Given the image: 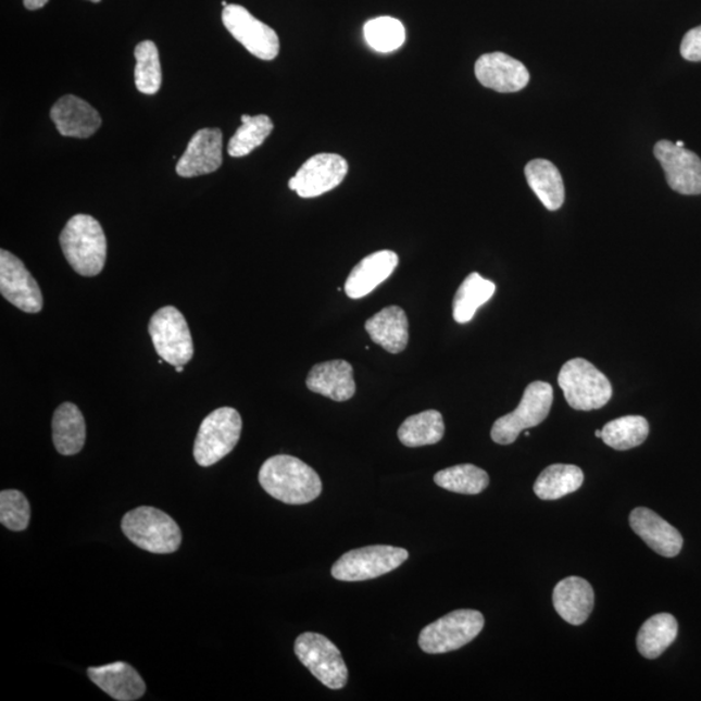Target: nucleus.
Returning a JSON list of instances; mask_svg holds the SVG:
<instances>
[{
	"instance_id": "28",
	"label": "nucleus",
	"mask_w": 701,
	"mask_h": 701,
	"mask_svg": "<svg viewBox=\"0 0 701 701\" xmlns=\"http://www.w3.org/2000/svg\"><path fill=\"white\" fill-rule=\"evenodd\" d=\"M584 472L576 465L553 464L539 474L534 492L542 500H558L584 485Z\"/></svg>"
},
{
	"instance_id": "14",
	"label": "nucleus",
	"mask_w": 701,
	"mask_h": 701,
	"mask_svg": "<svg viewBox=\"0 0 701 701\" xmlns=\"http://www.w3.org/2000/svg\"><path fill=\"white\" fill-rule=\"evenodd\" d=\"M653 152L663 166L672 190L683 196H700L701 159L696 152L677 147L666 139L659 140Z\"/></svg>"
},
{
	"instance_id": "29",
	"label": "nucleus",
	"mask_w": 701,
	"mask_h": 701,
	"mask_svg": "<svg viewBox=\"0 0 701 701\" xmlns=\"http://www.w3.org/2000/svg\"><path fill=\"white\" fill-rule=\"evenodd\" d=\"M445 436V421L438 411L417 413L404 421L398 430V438L405 447L431 446Z\"/></svg>"
},
{
	"instance_id": "37",
	"label": "nucleus",
	"mask_w": 701,
	"mask_h": 701,
	"mask_svg": "<svg viewBox=\"0 0 701 701\" xmlns=\"http://www.w3.org/2000/svg\"><path fill=\"white\" fill-rule=\"evenodd\" d=\"M49 0H24V5L26 10L36 11L42 9Z\"/></svg>"
},
{
	"instance_id": "4",
	"label": "nucleus",
	"mask_w": 701,
	"mask_h": 701,
	"mask_svg": "<svg viewBox=\"0 0 701 701\" xmlns=\"http://www.w3.org/2000/svg\"><path fill=\"white\" fill-rule=\"evenodd\" d=\"M559 386L566 403L577 411L603 409L613 396L610 379L585 359H572L563 365Z\"/></svg>"
},
{
	"instance_id": "12",
	"label": "nucleus",
	"mask_w": 701,
	"mask_h": 701,
	"mask_svg": "<svg viewBox=\"0 0 701 701\" xmlns=\"http://www.w3.org/2000/svg\"><path fill=\"white\" fill-rule=\"evenodd\" d=\"M347 172L349 164L345 158L337 153H317L300 166L289 187L300 198H316L342 184Z\"/></svg>"
},
{
	"instance_id": "26",
	"label": "nucleus",
	"mask_w": 701,
	"mask_h": 701,
	"mask_svg": "<svg viewBox=\"0 0 701 701\" xmlns=\"http://www.w3.org/2000/svg\"><path fill=\"white\" fill-rule=\"evenodd\" d=\"M678 636L677 619L669 613H659L646 621L638 633V651L646 659H658Z\"/></svg>"
},
{
	"instance_id": "32",
	"label": "nucleus",
	"mask_w": 701,
	"mask_h": 701,
	"mask_svg": "<svg viewBox=\"0 0 701 701\" xmlns=\"http://www.w3.org/2000/svg\"><path fill=\"white\" fill-rule=\"evenodd\" d=\"M242 126L236 132L228 145L229 155L233 158H243L258 149L271 136L273 128L272 120L265 115L250 116L243 115Z\"/></svg>"
},
{
	"instance_id": "6",
	"label": "nucleus",
	"mask_w": 701,
	"mask_h": 701,
	"mask_svg": "<svg viewBox=\"0 0 701 701\" xmlns=\"http://www.w3.org/2000/svg\"><path fill=\"white\" fill-rule=\"evenodd\" d=\"M553 389L550 384L536 380L526 387L516 410L496 421L491 429L493 442L509 446L516 442L520 434L542 424L550 415Z\"/></svg>"
},
{
	"instance_id": "22",
	"label": "nucleus",
	"mask_w": 701,
	"mask_h": 701,
	"mask_svg": "<svg viewBox=\"0 0 701 701\" xmlns=\"http://www.w3.org/2000/svg\"><path fill=\"white\" fill-rule=\"evenodd\" d=\"M552 602L561 618L577 626L585 624L590 617L596 596L586 579L567 577L556 585Z\"/></svg>"
},
{
	"instance_id": "20",
	"label": "nucleus",
	"mask_w": 701,
	"mask_h": 701,
	"mask_svg": "<svg viewBox=\"0 0 701 701\" xmlns=\"http://www.w3.org/2000/svg\"><path fill=\"white\" fill-rule=\"evenodd\" d=\"M305 384L312 392L334 402H346L356 392L352 365L346 360H331L313 366Z\"/></svg>"
},
{
	"instance_id": "34",
	"label": "nucleus",
	"mask_w": 701,
	"mask_h": 701,
	"mask_svg": "<svg viewBox=\"0 0 701 701\" xmlns=\"http://www.w3.org/2000/svg\"><path fill=\"white\" fill-rule=\"evenodd\" d=\"M364 37L374 51L389 53L404 45L405 29L399 20L383 16L365 24Z\"/></svg>"
},
{
	"instance_id": "5",
	"label": "nucleus",
	"mask_w": 701,
	"mask_h": 701,
	"mask_svg": "<svg viewBox=\"0 0 701 701\" xmlns=\"http://www.w3.org/2000/svg\"><path fill=\"white\" fill-rule=\"evenodd\" d=\"M242 433V417L237 410L223 406L200 424L193 458L200 466L215 465L236 449Z\"/></svg>"
},
{
	"instance_id": "9",
	"label": "nucleus",
	"mask_w": 701,
	"mask_h": 701,
	"mask_svg": "<svg viewBox=\"0 0 701 701\" xmlns=\"http://www.w3.org/2000/svg\"><path fill=\"white\" fill-rule=\"evenodd\" d=\"M149 333L157 353L164 362L186 365L193 356L189 324L176 306H163L150 320Z\"/></svg>"
},
{
	"instance_id": "33",
	"label": "nucleus",
	"mask_w": 701,
	"mask_h": 701,
	"mask_svg": "<svg viewBox=\"0 0 701 701\" xmlns=\"http://www.w3.org/2000/svg\"><path fill=\"white\" fill-rule=\"evenodd\" d=\"M135 57L137 60L135 71L137 89L146 96H153L159 91L163 82L158 47L152 41L140 42L136 47Z\"/></svg>"
},
{
	"instance_id": "16",
	"label": "nucleus",
	"mask_w": 701,
	"mask_h": 701,
	"mask_svg": "<svg viewBox=\"0 0 701 701\" xmlns=\"http://www.w3.org/2000/svg\"><path fill=\"white\" fill-rule=\"evenodd\" d=\"M474 72L480 85L498 92H516L530 82L526 66L503 52L485 53L477 60Z\"/></svg>"
},
{
	"instance_id": "27",
	"label": "nucleus",
	"mask_w": 701,
	"mask_h": 701,
	"mask_svg": "<svg viewBox=\"0 0 701 701\" xmlns=\"http://www.w3.org/2000/svg\"><path fill=\"white\" fill-rule=\"evenodd\" d=\"M497 291V285L478 273H471L460 285L453 299V318L458 324L471 323L477 311L489 302Z\"/></svg>"
},
{
	"instance_id": "31",
	"label": "nucleus",
	"mask_w": 701,
	"mask_h": 701,
	"mask_svg": "<svg viewBox=\"0 0 701 701\" xmlns=\"http://www.w3.org/2000/svg\"><path fill=\"white\" fill-rule=\"evenodd\" d=\"M434 483L447 491L477 496L490 484L489 474L472 464H462L440 471L434 476Z\"/></svg>"
},
{
	"instance_id": "41",
	"label": "nucleus",
	"mask_w": 701,
	"mask_h": 701,
	"mask_svg": "<svg viewBox=\"0 0 701 701\" xmlns=\"http://www.w3.org/2000/svg\"><path fill=\"white\" fill-rule=\"evenodd\" d=\"M89 2H91V3H100V2H102V0H89Z\"/></svg>"
},
{
	"instance_id": "25",
	"label": "nucleus",
	"mask_w": 701,
	"mask_h": 701,
	"mask_svg": "<svg viewBox=\"0 0 701 701\" xmlns=\"http://www.w3.org/2000/svg\"><path fill=\"white\" fill-rule=\"evenodd\" d=\"M525 176L547 210L558 211L565 200V187L559 170L549 160H531L525 166Z\"/></svg>"
},
{
	"instance_id": "35",
	"label": "nucleus",
	"mask_w": 701,
	"mask_h": 701,
	"mask_svg": "<svg viewBox=\"0 0 701 701\" xmlns=\"http://www.w3.org/2000/svg\"><path fill=\"white\" fill-rule=\"evenodd\" d=\"M30 504L22 491L0 492V523L12 531H23L29 526Z\"/></svg>"
},
{
	"instance_id": "15",
	"label": "nucleus",
	"mask_w": 701,
	"mask_h": 701,
	"mask_svg": "<svg viewBox=\"0 0 701 701\" xmlns=\"http://www.w3.org/2000/svg\"><path fill=\"white\" fill-rule=\"evenodd\" d=\"M223 165V132L200 129L192 136L176 166L178 176L192 178L210 175Z\"/></svg>"
},
{
	"instance_id": "17",
	"label": "nucleus",
	"mask_w": 701,
	"mask_h": 701,
	"mask_svg": "<svg viewBox=\"0 0 701 701\" xmlns=\"http://www.w3.org/2000/svg\"><path fill=\"white\" fill-rule=\"evenodd\" d=\"M50 117L60 135L85 139L96 135L102 125L99 112L88 102L75 96L60 98L53 104Z\"/></svg>"
},
{
	"instance_id": "24",
	"label": "nucleus",
	"mask_w": 701,
	"mask_h": 701,
	"mask_svg": "<svg viewBox=\"0 0 701 701\" xmlns=\"http://www.w3.org/2000/svg\"><path fill=\"white\" fill-rule=\"evenodd\" d=\"M52 439L60 455H77L84 449L86 423L77 405L63 403L58 406L52 418Z\"/></svg>"
},
{
	"instance_id": "23",
	"label": "nucleus",
	"mask_w": 701,
	"mask_h": 701,
	"mask_svg": "<svg viewBox=\"0 0 701 701\" xmlns=\"http://www.w3.org/2000/svg\"><path fill=\"white\" fill-rule=\"evenodd\" d=\"M365 330L374 343L387 352L399 353L405 350L410 340V324L404 310L400 306H386L365 323Z\"/></svg>"
},
{
	"instance_id": "1",
	"label": "nucleus",
	"mask_w": 701,
	"mask_h": 701,
	"mask_svg": "<svg viewBox=\"0 0 701 701\" xmlns=\"http://www.w3.org/2000/svg\"><path fill=\"white\" fill-rule=\"evenodd\" d=\"M259 483L272 498L292 505L311 503L323 491L318 474L302 460L290 455L266 460L259 472Z\"/></svg>"
},
{
	"instance_id": "30",
	"label": "nucleus",
	"mask_w": 701,
	"mask_h": 701,
	"mask_svg": "<svg viewBox=\"0 0 701 701\" xmlns=\"http://www.w3.org/2000/svg\"><path fill=\"white\" fill-rule=\"evenodd\" d=\"M650 434L649 421L642 416H625L611 421L602 430V439L614 450L627 451L642 445Z\"/></svg>"
},
{
	"instance_id": "8",
	"label": "nucleus",
	"mask_w": 701,
	"mask_h": 701,
	"mask_svg": "<svg viewBox=\"0 0 701 701\" xmlns=\"http://www.w3.org/2000/svg\"><path fill=\"white\" fill-rule=\"evenodd\" d=\"M410 553L393 546H368L346 552L331 567V576L343 583H360L398 569Z\"/></svg>"
},
{
	"instance_id": "40",
	"label": "nucleus",
	"mask_w": 701,
	"mask_h": 701,
	"mask_svg": "<svg viewBox=\"0 0 701 701\" xmlns=\"http://www.w3.org/2000/svg\"><path fill=\"white\" fill-rule=\"evenodd\" d=\"M596 436L597 438H602V430H597Z\"/></svg>"
},
{
	"instance_id": "13",
	"label": "nucleus",
	"mask_w": 701,
	"mask_h": 701,
	"mask_svg": "<svg viewBox=\"0 0 701 701\" xmlns=\"http://www.w3.org/2000/svg\"><path fill=\"white\" fill-rule=\"evenodd\" d=\"M0 292L7 302L26 313L43 309V296L25 264L10 251H0Z\"/></svg>"
},
{
	"instance_id": "21",
	"label": "nucleus",
	"mask_w": 701,
	"mask_h": 701,
	"mask_svg": "<svg viewBox=\"0 0 701 701\" xmlns=\"http://www.w3.org/2000/svg\"><path fill=\"white\" fill-rule=\"evenodd\" d=\"M89 678L100 690L118 701H135L145 696L146 684L135 667L129 664L112 663L88 669Z\"/></svg>"
},
{
	"instance_id": "11",
	"label": "nucleus",
	"mask_w": 701,
	"mask_h": 701,
	"mask_svg": "<svg viewBox=\"0 0 701 701\" xmlns=\"http://www.w3.org/2000/svg\"><path fill=\"white\" fill-rule=\"evenodd\" d=\"M223 23L234 39H237L253 57L262 60H273L278 57L277 33L252 16L245 7L238 4L225 7Z\"/></svg>"
},
{
	"instance_id": "18",
	"label": "nucleus",
	"mask_w": 701,
	"mask_h": 701,
	"mask_svg": "<svg viewBox=\"0 0 701 701\" xmlns=\"http://www.w3.org/2000/svg\"><path fill=\"white\" fill-rule=\"evenodd\" d=\"M630 526L633 531L661 556L676 558L683 550L684 538L676 527L649 509L639 506L634 510L630 513Z\"/></svg>"
},
{
	"instance_id": "10",
	"label": "nucleus",
	"mask_w": 701,
	"mask_h": 701,
	"mask_svg": "<svg viewBox=\"0 0 701 701\" xmlns=\"http://www.w3.org/2000/svg\"><path fill=\"white\" fill-rule=\"evenodd\" d=\"M296 654L320 683L340 690L349 680V669L337 646L317 633H304L296 640Z\"/></svg>"
},
{
	"instance_id": "42",
	"label": "nucleus",
	"mask_w": 701,
	"mask_h": 701,
	"mask_svg": "<svg viewBox=\"0 0 701 701\" xmlns=\"http://www.w3.org/2000/svg\"><path fill=\"white\" fill-rule=\"evenodd\" d=\"M222 4H223L224 9H225V7L229 5L228 2H226V0H223Z\"/></svg>"
},
{
	"instance_id": "38",
	"label": "nucleus",
	"mask_w": 701,
	"mask_h": 701,
	"mask_svg": "<svg viewBox=\"0 0 701 701\" xmlns=\"http://www.w3.org/2000/svg\"><path fill=\"white\" fill-rule=\"evenodd\" d=\"M177 373H183L184 372V365H178L176 366Z\"/></svg>"
},
{
	"instance_id": "19",
	"label": "nucleus",
	"mask_w": 701,
	"mask_h": 701,
	"mask_svg": "<svg viewBox=\"0 0 701 701\" xmlns=\"http://www.w3.org/2000/svg\"><path fill=\"white\" fill-rule=\"evenodd\" d=\"M396 252L384 250L372 253L360 262L346 280L345 291L351 299H362L377 289L397 270Z\"/></svg>"
},
{
	"instance_id": "36",
	"label": "nucleus",
	"mask_w": 701,
	"mask_h": 701,
	"mask_svg": "<svg viewBox=\"0 0 701 701\" xmlns=\"http://www.w3.org/2000/svg\"><path fill=\"white\" fill-rule=\"evenodd\" d=\"M680 55L689 62H701V25L686 33L680 43Z\"/></svg>"
},
{
	"instance_id": "3",
	"label": "nucleus",
	"mask_w": 701,
	"mask_h": 701,
	"mask_svg": "<svg viewBox=\"0 0 701 701\" xmlns=\"http://www.w3.org/2000/svg\"><path fill=\"white\" fill-rule=\"evenodd\" d=\"M122 529L132 543L151 553L176 552L183 542L176 521L153 506H139L126 513Z\"/></svg>"
},
{
	"instance_id": "39",
	"label": "nucleus",
	"mask_w": 701,
	"mask_h": 701,
	"mask_svg": "<svg viewBox=\"0 0 701 701\" xmlns=\"http://www.w3.org/2000/svg\"><path fill=\"white\" fill-rule=\"evenodd\" d=\"M676 146L677 147H685V143L683 142V140H677Z\"/></svg>"
},
{
	"instance_id": "2",
	"label": "nucleus",
	"mask_w": 701,
	"mask_h": 701,
	"mask_svg": "<svg viewBox=\"0 0 701 701\" xmlns=\"http://www.w3.org/2000/svg\"><path fill=\"white\" fill-rule=\"evenodd\" d=\"M60 246L66 262L79 276L96 277L102 273L107 239L102 225L92 216H73L60 234Z\"/></svg>"
},
{
	"instance_id": "7",
	"label": "nucleus",
	"mask_w": 701,
	"mask_h": 701,
	"mask_svg": "<svg viewBox=\"0 0 701 701\" xmlns=\"http://www.w3.org/2000/svg\"><path fill=\"white\" fill-rule=\"evenodd\" d=\"M484 626L483 613L473 610L453 611L424 627L420 633L418 646L430 654L456 651L477 638Z\"/></svg>"
}]
</instances>
